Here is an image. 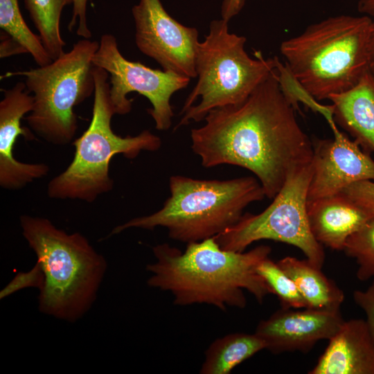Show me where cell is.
I'll return each instance as SVG.
<instances>
[{
	"instance_id": "1",
	"label": "cell",
	"mask_w": 374,
	"mask_h": 374,
	"mask_svg": "<svg viewBox=\"0 0 374 374\" xmlns=\"http://www.w3.org/2000/svg\"><path fill=\"white\" fill-rule=\"evenodd\" d=\"M276 68L242 103L217 107L191 130L193 151L206 168L229 164L252 172L273 199L294 171L312 160V142L296 121Z\"/></svg>"
},
{
	"instance_id": "2",
	"label": "cell",
	"mask_w": 374,
	"mask_h": 374,
	"mask_svg": "<svg viewBox=\"0 0 374 374\" xmlns=\"http://www.w3.org/2000/svg\"><path fill=\"white\" fill-rule=\"evenodd\" d=\"M271 251L266 245L247 252L224 250L214 237L188 243L184 252L167 243L157 244L152 248L156 262L146 265L152 274L147 283L170 292L177 305L205 303L222 311L244 308L243 290L260 303L271 294L257 271Z\"/></svg>"
},
{
	"instance_id": "3",
	"label": "cell",
	"mask_w": 374,
	"mask_h": 374,
	"mask_svg": "<svg viewBox=\"0 0 374 374\" xmlns=\"http://www.w3.org/2000/svg\"><path fill=\"white\" fill-rule=\"evenodd\" d=\"M22 234L44 274L41 312L75 322L91 308L107 271L105 257L79 232L68 233L47 218L22 215Z\"/></svg>"
},
{
	"instance_id": "4",
	"label": "cell",
	"mask_w": 374,
	"mask_h": 374,
	"mask_svg": "<svg viewBox=\"0 0 374 374\" xmlns=\"http://www.w3.org/2000/svg\"><path fill=\"white\" fill-rule=\"evenodd\" d=\"M373 20L341 15L308 26L283 41L285 66L315 100L354 87L368 71V41Z\"/></svg>"
},
{
	"instance_id": "5",
	"label": "cell",
	"mask_w": 374,
	"mask_h": 374,
	"mask_svg": "<svg viewBox=\"0 0 374 374\" xmlns=\"http://www.w3.org/2000/svg\"><path fill=\"white\" fill-rule=\"evenodd\" d=\"M170 196L158 211L116 226L110 235L130 228L167 229L169 237L190 243L214 237L235 224L244 209L265 196L253 177L228 180H202L172 176Z\"/></svg>"
},
{
	"instance_id": "6",
	"label": "cell",
	"mask_w": 374,
	"mask_h": 374,
	"mask_svg": "<svg viewBox=\"0 0 374 374\" xmlns=\"http://www.w3.org/2000/svg\"><path fill=\"white\" fill-rule=\"evenodd\" d=\"M93 73L91 121L73 143L75 152L71 162L48 182L47 195L51 199L92 203L114 188L109 175V163L114 156L121 154L133 159L141 151H156L161 145V139L147 130L134 136L123 137L114 132L111 122L116 112L110 97L109 74L97 66Z\"/></svg>"
},
{
	"instance_id": "7",
	"label": "cell",
	"mask_w": 374,
	"mask_h": 374,
	"mask_svg": "<svg viewBox=\"0 0 374 374\" xmlns=\"http://www.w3.org/2000/svg\"><path fill=\"white\" fill-rule=\"evenodd\" d=\"M227 21L213 20L199 42L195 56L197 82L187 97L177 127L199 122L215 108L243 103L276 68V57L256 59L244 50L246 38L229 31Z\"/></svg>"
},
{
	"instance_id": "8",
	"label": "cell",
	"mask_w": 374,
	"mask_h": 374,
	"mask_svg": "<svg viewBox=\"0 0 374 374\" xmlns=\"http://www.w3.org/2000/svg\"><path fill=\"white\" fill-rule=\"evenodd\" d=\"M98 47L97 41L80 39L47 65L9 71L1 77L24 78L34 98L25 119L30 130L46 142L64 145L73 140L78 130L73 109L94 93L92 58Z\"/></svg>"
},
{
	"instance_id": "9",
	"label": "cell",
	"mask_w": 374,
	"mask_h": 374,
	"mask_svg": "<svg viewBox=\"0 0 374 374\" xmlns=\"http://www.w3.org/2000/svg\"><path fill=\"white\" fill-rule=\"evenodd\" d=\"M312 175V162L292 172L262 212L243 214L235 224L214 236L220 247L242 252L256 241L272 240L295 246L309 262L321 269L325 253L311 232L308 217Z\"/></svg>"
},
{
	"instance_id": "10",
	"label": "cell",
	"mask_w": 374,
	"mask_h": 374,
	"mask_svg": "<svg viewBox=\"0 0 374 374\" xmlns=\"http://www.w3.org/2000/svg\"><path fill=\"white\" fill-rule=\"evenodd\" d=\"M92 62L110 75V97L116 114L130 112L133 100L127 95L134 91L151 103L152 108L147 111L154 119L156 129L163 131L170 127L174 116L170 98L174 93L187 87L190 78L127 60L111 34L101 36Z\"/></svg>"
},
{
	"instance_id": "11",
	"label": "cell",
	"mask_w": 374,
	"mask_h": 374,
	"mask_svg": "<svg viewBox=\"0 0 374 374\" xmlns=\"http://www.w3.org/2000/svg\"><path fill=\"white\" fill-rule=\"evenodd\" d=\"M135 43L139 51L164 71L197 77L195 56L198 30L172 18L160 0H139L132 8Z\"/></svg>"
},
{
	"instance_id": "12",
	"label": "cell",
	"mask_w": 374,
	"mask_h": 374,
	"mask_svg": "<svg viewBox=\"0 0 374 374\" xmlns=\"http://www.w3.org/2000/svg\"><path fill=\"white\" fill-rule=\"evenodd\" d=\"M333 139H314L308 202L340 193L350 184L374 181V160L339 130Z\"/></svg>"
},
{
	"instance_id": "13",
	"label": "cell",
	"mask_w": 374,
	"mask_h": 374,
	"mask_svg": "<svg viewBox=\"0 0 374 374\" xmlns=\"http://www.w3.org/2000/svg\"><path fill=\"white\" fill-rule=\"evenodd\" d=\"M344 321L340 311L280 308L260 321L255 333L274 354L308 353L319 341L332 337Z\"/></svg>"
},
{
	"instance_id": "14",
	"label": "cell",
	"mask_w": 374,
	"mask_h": 374,
	"mask_svg": "<svg viewBox=\"0 0 374 374\" xmlns=\"http://www.w3.org/2000/svg\"><path fill=\"white\" fill-rule=\"evenodd\" d=\"M0 101V186L6 190H19L36 179L45 177L49 166L43 163H28L14 157L16 140L19 135L32 140L34 135L21 127L24 115L31 112L34 98L24 82L3 90Z\"/></svg>"
},
{
	"instance_id": "15",
	"label": "cell",
	"mask_w": 374,
	"mask_h": 374,
	"mask_svg": "<svg viewBox=\"0 0 374 374\" xmlns=\"http://www.w3.org/2000/svg\"><path fill=\"white\" fill-rule=\"evenodd\" d=\"M309 374H374V335L366 319L344 321Z\"/></svg>"
},
{
	"instance_id": "16",
	"label": "cell",
	"mask_w": 374,
	"mask_h": 374,
	"mask_svg": "<svg viewBox=\"0 0 374 374\" xmlns=\"http://www.w3.org/2000/svg\"><path fill=\"white\" fill-rule=\"evenodd\" d=\"M307 210L314 238L337 251H343L348 238L374 217L342 193L308 202Z\"/></svg>"
},
{
	"instance_id": "17",
	"label": "cell",
	"mask_w": 374,
	"mask_h": 374,
	"mask_svg": "<svg viewBox=\"0 0 374 374\" xmlns=\"http://www.w3.org/2000/svg\"><path fill=\"white\" fill-rule=\"evenodd\" d=\"M336 123L367 153L374 152V78L368 71L350 89L331 95Z\"/></svg>"
},
{
	"instance_id": "18",
	"label": "cell",
	"mask_w": 374,
	"mask_h": 374,
	"mask_svg": "<svg viewBox=\"0 0 374 374\" xmlns=\"http://www.w3.org/2000/svg\"><path fill=\"white\" fill-rule=\"evenodd\" d=\"M293 280L306 303V308L326 312L340 311L344 292L321 269L306 260L286 256L277 262Z\"/></svg>"
},
{
	"instance_id": "19",
	"label": "cell",
	"mask_w": 374,
	"mask_h": 374,
	"mask_svg": "<svg viewBox=\"0 0 374 374\" xmlns=\"http://www.w3.org/2000/svg\"><path fill=\"white\" fill-rule=\"evenodd\" d=\"M265 349L255 332H235L215 339L205 352L201 374H229L238 365Z\"/></svg>"
},
{
	"instance_id": "20",
	"label": "cell",
	"mask_w": 374,
	"mask_h": 374,
	"mask_svg": "<svg viewBox=\"0 0 374 374\" xmlns=\"http://www.w3.org/2000/svg\"><path fill=\"white\" fill-rule=\"evenodd\" d=\"M71 3L73 0H24L25 8L53 60L64 53L60 19L64 8Z\"/></svg>"
},
{
	"instance_id": "21",
	"label": "cell",
	"mask_w": 374,
	"mask_h": 374,
	"mask_svg": "<svg viewBox=\"0 0 374 374\" xmlns=\"http://www.w3.org/2000/svg\"><path fill=\"white\" fill-rule=\"evenodd\" d=\"M0 27L26 50L39 66L52 62L39 35L32 32L24 19L18 0H0Z\"/></svg>"
},
{
	"instance_id": "22",
	"label": "cell",
	"mask_w": 374,
	"mask_h": 374,
	"mask_svg": "<svg viewBox=\"0 0 374 374\" xmlns=\"http://www.w3.org/2000/svg\"><path fill=\"white\" fill-rule=\"evenodd\" d=\"M257 271L266 282L271 294L278 297L281 308H306L296 284L277 262L267 257L259 263Z\"/></svg>"
},
{
	"instance_id": "23",
	"label": "cell",
	"mask_w": 374,
	"mask_h": 374,
	"mask_svg": "<svg viewBox=\"0 0 374 374\" xmlns=\"http://www.w3.org/2000/svg\"><path fill=\"white\" fill-rule=\"evenodd\" d=\"M343 251L355 259L359 280L374 278V217L348 238Z\"/></svg>"
},
{
	"instance_id": "24",
	"label": "cell",
	"mask_w": 374,
	"mask_h": 374,
	"mask_svg": "<svg viewBox=\"0 0 374 374\" xmlns=\"http://www.w3.org/2000/svg\"><path fill=\"white\" fill-rule=\"evenodd\" d=\"M44 274L41 265L36 261L35 265L28 271H19L0 291V299L26 288L34 287L39 290L44 286Z\"/></svg>"
},
{
	"instance_id": "25",
	"label": "cell",
	"mask_w": 374,
	"mask_h": 374,
	"mask_svg": "<svg viewBox=\"0 0 374 374\" xmlns=\"http://www.w3.org/2000/svg\"><path fill=\"white\" fill-rule=\"evenodd\" d=\"M341 193L374 215V181L363 180L353 183Z\"/></svg>"
},
{
	"instance_id": "26",
	"label": "cell",
	"mask_w": 374,
	"mask_h": 374,
	"mask_svg": "<svg viewBox=\"0 0 374 374\" xmlns=\"http://www.w3.org/2000/svg\"><path fill=\"white\" fill-rule=\"evenodd\" d=\"M89 1L90 0H73L72 17L68 25L69 30L72 31L78 24L76 34L84 39H89L92 35L87 19Z\"/></svg>"
},
{
	"instance_id": "27",
	"label": "cell",
	"mask_w": 374,
	"mask_h": 374,
	"mask_svg": "<svg viewBox=\"0 0 374 374\" xmlns=\"http://www.w3.org/2000/svg\"><path fill=\"white\" fill-rule=\"evenodd\" d=\"M353 301L366 314V321L374 335V280L365 290H355Z\"/></svg>"
},
{
	"instance_id": "28",
	"label": "cell",
	"mask_w": 374,
	"mask_h": 374,
	"mask_svg": "<svg viewBox=\"0 0 374 374\" xmlns=\"http://www.w3.org/2000/svg\"><path fill=\"white\" fill-rule=\"evenodd\" d=\"M0 57L6 58L13 55L28 53L26 50L5 31L1 30Z\"/></svg>"
},
{
	"instance_id": "29",
	"label": "cell",
	"mask_w": 374,
	"mask_h": 374,
	"mask_svg": "<svg viewBox=\"0 0 374 374\" xmlns=\"http://www.w3.org/2000/svg\"><path fill=\"white\" fill-rule=\"evenodd\" d=\"M246 0H223L221 15L222 19L229 21L242 9Z\"/></svg>"
},
{
	"instance_id": "30",
	"label": "cell",
	"mask_w": 374,
	"mask_h": 374,
	"mask_svg": "<svg viewBox=\"0 0 374 374\" xmlns=\"http://www.w3.org/2000/svg\"><path fill=\"white\" fill-rule=\"evenodd\" d=\"M368 71L374 78V21H372L368 41Z\"/></svg>"
},
{
	"instance_id": "31",
	"label": "cell",
	"mask_w": 374,
	"mask_h": 374,
	"mask_svg": "<svg viewBox=\"0 0 374 374\" xmlns=\"http://www.w3.org/2000/svg\"><path fill=\"white\" fill-rule=\"evenodd\" d=\"M357 10L364 15L374 17V0H359Z\"/></svg>"
}]
</instances>
